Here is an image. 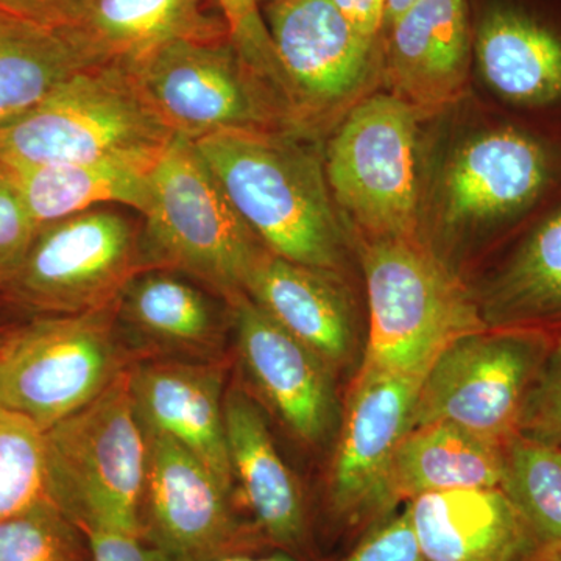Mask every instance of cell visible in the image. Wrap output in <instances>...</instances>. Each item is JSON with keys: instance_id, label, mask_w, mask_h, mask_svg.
<instances>
[{"instance_id": "6da1fadb", "label": "cell", "mask_w": 561, "mask_h": 561, "mask_svg": "<svg viewBox=\"0 0 561 561\" xmlns=\"http://www.w3.org/2000/svg\"><path fill=\"white\" fill-rule=\"evenodd\" d=\"M287 128H230L195 139L232 206L265 249L337 276L346 239L324 164Z\"/></svg>"}, {"instance_id": "7a4b0ae2", "label": "cell", "mask_w": 561, "mask_h": 561, "mask_svg": "<svg viewBox=\"0 0 561 561\" xmlns=\"http://www.w3.org/2000/svg\"><path fill=\"white\" fill-rule=\"evenodd\" d=\"M142 217L147 267L201 280L228 302L268 251L186 136H173L151 169Z\"/></svg>"}, {"instance_id": "3957f363", "label": "cell", "mask_w": 561, "mask_h": 561, "mask_svg": "<svg viewBox=\"0 0 561 561\" xmlns=\"http://www.w3.org/2000/svg\"><path fill=\"white\" fill-rule=\"evenodd\" d=\"M175 133L130 69L92 65L0 125V161L11 165L158 160Z\"/></svg>"}, {"instance_id": "277c9868", "label": "cell", "mask_w": 561, "mask_h": 561, "mask_svg": "<svg viewBox=\"0 0 561 561\" xmlns=\"http://www.w3.org/2000/svg\"><path fill=\"white\" fill-rule=\"evenodd\" d=\"M128 368L94 401L44 432L46 497L87 535L142 537L147 442Z\"/></svg>"}, {"instance_id": "5b68a950", "label": "cell", "mask_w": 561, "mask_h": 561, "mask_svg": "<svg viewBox=\"0 0 561 561\" xmlns=\"http://www.w3.org/2000/svg\"><path fill=\"white\" fill-rule=\"evenodd\" d=\"M364 271L370 328L360 373L423 378L446 346L486 330L460 280L415 238L370 239Z\"/></svg>"}, {"instance_id": "8992f818", "label": "cell", "mask_w": 561, "mask_h": 561, "mask_svg": "<svg viewBox=\"0 0 561 561\" xmlns=\"http://www.w3.org/2000/svg\"><path fill=\"white\" fill-rule=\"evenodd\" d=\"M130 367L116 305L33 317L0 345V405L46 432L94 401Z\"/></svg>"}, {"instance_id": "52a82bcc", "label": "cell", "mask_w": 561, "mask_h": 561, "mask_svg": "<svg viewBox=\"0 0 561 561\" xmlns=\"http://www.w3.org/2000/svg\"><path fill=\"white\" fill-rule=\"evenodd\" d=\"M144 271L142 225L99 206L41 227L2 290L7 305L35 317L77 316L116 305Z\"/></svg>"}, {"instance_id": "ba28073f", "label": "cell", "mask_w": 561, "mask_h": 561, "mask_svg": "<svg viewBox=\"0 0 561 561\" xmlns=\"http://www.w3.org/2000/svg\"><path fill=\"white\" fill-rule=\"evenodd\" d=\"M419 111L391 94L357 103L328 144L335 205L370 239L415 238Z\"/></svg>"}, {"instance_id": "9c48e42d", "label": "cell", "mask_w": 561, "mask_h": 561, "mask_svg": "<svg viewBox=\"0 0 561 561\" xmlns=\"http://www.w3.org/2000/svg\"><path fill=\"white\" fill-rule=\"evenodd\" d=\"M551 343L545 332L490 328L457 339L423 376L411 430L446 423L507 442L518 432L524 400Z\"/></svg>"}, {"instance_id": "30bf717a", "label": "cell", "mask_w": 561, "mask_h": 561, "mask_svg": "<svg viewBox=\"0 0 561 561\" xmlns=\"http://www.w3.org/2000/svg\"><path fill=\"white\" fill-rule=\"evenodd\" d=\"M161 119L192 140L230 128H287L278 102L231 39L176 41L130 69Z\"/></svg>"}, {"instance_id": "8fae6325", "label": "cell", "mask_w": 561, "mask_h": 561, "mask_svg": "<svg viewBox=\"0 0 561 561\" xmlns=\"http://www.w3.org/2000/svg\"><path fill=\"white\" fill-rule=\"evenodd\" d=\"M146 442L144 540L175 561H209L265 548L256 527L236 511L234 490L197 456L168 435L146 432Z\"/></svg>"}, {"instance_id": "7c38bea8", "label": "cell", "mask_w": 561, "mask_h": 561, "mask_svg": "<svg viewBox=\"0 0 561 561\" xmlns=\"http://www.w3.org/2000/svg\"><path fill=\"white\" fill-rule=\"evenodd\" d=\"M421 381L415 376L359 373L328 479V507L339 526L373 527L393 513L387 504V476L411 430Z\"/></svg>"}, {"instance_id": "4fadbf2b", "label": "cell", "mask_w": 561, "mask_h": 561, "mask_svg": "<svg viewBox=\"0 0 561 561\" xmlns=\"http://www.w3.org/2000/svg\"><path fill=\"white\" fill-rule=\"evenodd\" d=\"M265 22L289 88L291 130L311 127L367 80L375 41L331 0H275Z\"/></svg>"}, {"instance_id": "5bb4252c", "label": "cell", "mask_w": 561, "mask_h": 561, "mask_svg": "<svg viewBox=\"0 0 561 561\" xmlns=\"http://www.w3.org/2000/svg\"><path fill=\"white\" fill-rule=\"evenodd\" d=\"M228 305L239 356L264 400L298 440L308 445L330 440L339 421L330 365L283 330L249 295H238Z\"/></svg>"}, {"instance_id": "9a60e30c", "label": "cell", "mask_w": 561, "mask_h": 561, "mask_svg": "<svg viewBox=\"0 0 561 561\" xmlns=\"http://www.w3.org/2000/svg\"><path fill=\"white\" fill-rule=\"evenodd\" d=\"M553 179V157L529 133L505 127L468 140L442 180L448 227H486L531 208Z\"/></svg>"}, {"instance_id": "2e32d148", "label": "cell", "mask_w": 561, "mask_h": 561, "mask_svg": "<svg viewBox=\"0 0 561 561\" xmlns=\"http://www.w3.org/2000/svg\"><path fill=\"white\" fill-rule=\"evenodd\" d=\"M128 373L142 430L179 442L234 490L225 430L224 365L173 357L138 362Z\"/></svg>"}, {"instance_id": "e0dca14e", "label": "cell", "mask_w": 561, "mask_h": 561, "mask_svg": "<svg viewBox=\"0 0 561 561\" xmlns=\"http://www.w3.org/2000/svg\"><path fill=\"white\" fill-rule=\"evenodd\" d=\"M225 430L234 486L265 546L312 560L300 481L280 457L260 405L238 387L225 394Z\"/></svg>"}, {"instance_id": "ac0fdd59", "label": "cell", "mask_w": 561, "mask_h": 561, "mask_svg": "<svg viewBox=\"0 0 561 561\" xmlns=\"http://www.w3.org/2000/svg\"><path fill=\"white\" fill-rule=\"evenodd\" d=\"M389 31L386 77L391 95L416 111L456 102L470 72L467 0H420Z\"/></svg>"}, {"instance_id": "d6986e66", "label": "cell", "mask_w": 561, "mask_h": 561, "mask_svg": "<svg viewBox=\"0 0 561 561\" xmlns=\"http://www.w3.org/2000/svg\"><path fill=\"white\" fill-rule=\"evenodd\" d=\"M66 28L99 62L127 69L176 41L230 39L216 0H83Z\"/></svg>"}, {"instance_id": "ffe728a7", "label": "cell", "mask_w": 561, "mask_h": 561, "mask_svg": "<svg viewBox=\"0 0 561 561\" xmlns=\"http://www.w3.org/2000/svg\"><path fill=\"white\" fill-rule=\"evenodd\" d=\"M404 508L426 561H522L538 546L501 489L421 494Z\"/></svg>"}, {"instance_id": "44dd1931", "label": "cell", "mask_w": 561, "mask_h": 561, "mask_svg": "<svg viewBox=\"0 0 561 561\" xmlns=\"http://www.w3.org/2000/svg\"><path fill=\"white\" fill-rule=\"evenodd\" d=\"M245 294L332 370L353 356V312L337 276L267 251L251 273Z\"/></svg>"}, {"instance_id": "7402d4cb", "label": "cell", "mask_w": 561, "mask_h": 561, "mask_svg": "<svg viewBox=\"0 0 561 561\" xmlns=\"http://www.w3.org/2000/svg\"><path fill=\"white\" fill-rule=\"evenodd\" d=\"M476 54L483 80L504 101L527 108L561 102V33L540 18L516 7L491 10Z\"/></svg>"}, {"instance_id": "603a6c76", "label": "cell", "mask_w": 561, "mask_h": 561, "mask_svg": "<svg viewBox=\"0 0 561 561\" xmlns=\"http://www.w3.org/2000/svg\"><path fill=\"white\" fill-rule=\"evenodd\" d=\"M504 443L479 437L446 423L412 427L402 437L389 476L387 504L440 491L501 489Z\"/></svg>"}, {"instance_id": "cb8c5ba5", "label": "cell", "mask_w": 561, "mask_h": 561, "mask_svg": "<svg viewBox=\"0 0 561 561\" xmlns=\"http://www.w3.org/2000/svg\"><path fill=\"white\" fill-rule=\"evenodd\" d=\"M116 317L144 345L210 359L221 342L216 302L186 276L162 268L138 273L122 290Z\"/></svg>"}, {"instance_id": "d4e9b609", "label": "cell", "mask_w": 561, "mask_h": 561, "mask_svg": "<svg viewBox=\"0 0 561 561\" xmlns=\"http://www.w3.org/2000/svg\"><path fill=\"white\" fill-rule=\"evenodd\" d=\"M160 160V158H158ZM158 160L5 164L38 227L99 206L119 205L142 216L149 205L150 172Z\"/></svg>"}, {"instance_id": "484cf974", "label": "cell", "mask_w": 561, "mask_h": 561, "mask_svg": "<svg viewBox=\"0 0 561 561\" xmlns=\"http://www.w3.org/2000/svg\"><path fill=\"white\" fill-rule=\"evenodd\" d=\"M490 330L561 335V206L519 242L483 295Z\"/></svg>"}, {"instance_id": "4316f807", "label": "cell", "mask_w": 561, "mask_h": 561, "mask_svg": "<svg viewBox=\"0 0 561 561\" xmlns=\"http://www.w3.org/2000/svg\"><path fill=\"white\" fill-rule=\"evenodd\" d=\"M92 65L102 62L69 28L47 27L0 7V125Z\"/></svg>"}, {"instance_id": "83f0119b", "label": "cell", "mask_w": 561, "mask_h": 561, "mask_svg": "<svg viewBox=\"0 0 561 561\" xmlns=\"http://www.w3.org/2000/svg\"><path fill=\"white\" fill-rule=\"evenodd\" d=\"M501 490L522 513L538 546L561 541V446L516 432L504 443Z\"/></svg>"}, {"instance_id": "f1b7e54d", "label": "cell", "mask_w": 561, "mask_h": 561, "mask_svg": "<svg viewBox=\"0 0 561 561\" xmlns=\"http://www.w3.org/2000/svg\"><path fill=\"white\" fill-rule=\"evenodd\" d=\"M0 561H92L90 537L43 497L0 523Z\"/></svg>"}, {"instance_id": "f546056e", "label": "cell", "mask_w": 561, "mask_h": 561, "mask_svg": "<svg viewBox=\"0 0 561 561\" xmlns=\"http://www.w3.org/2000/svg\"><path fill=\"white\" fill-rule=\"evenodd\" d=\"M46 497L44 432L0 405V523Z\"/></svg>"}, {"instance_id": "4dcf8cb0", "label": "cell", "mask_w": 561, "mask_h": 561, "mask_svg": "<svg viewBox=\"0 0 561 561\" xmlns=\"http://www.w3.org/2000/svg\"><path fill=\"white\" fill-rule=\"evenodd\" d=\"M216 3L227 21L232 46L290 121L289 88L260 3L257 0H216Z\"/></svg>"}, {"instance_id": "1f68e13d", "label": "cell", "mask_w": 561, "mask_h": 561, "mask_svg": "<svg viewBox=\"0 0 561 561\" xmlns=\"http://www.w3.org/2000/svg\"><path fill=\"white\" fill-rule=\"evenodd\" d=\"M518 434L561 446V335L553 337L519 415Z\"/></svg>"}, {"instance_id": "d6a6232c", "label": "cell", "mask_w": 561, "mask_h": 561, "mask_svg": "<svg viewBox=\"0 0 561 561\" xmlns=\"http://www.w3.org/2000/svg\"><path fill=\"white\" fill-rule=\"evenodd\" d=\"M38 230L16 181L0 162V283L16 271Z\"/></svg>"}, {"instance_id": "836d02e7", "label": "cell", "mask_w": 561, "mask_h": 561, "mask_svg": "<svg viewBox=\"0 0 561 561\" xmlns=\"http://www.w3.org/2000/svg\"><path fill=\"white\" fill-rule=\"evenodd\" d=\"M345 561H426L408 512L390 513L365 531Z\"/></svg>"}, {"instance_id": "e575fe53", "label": "cell", "mask_w": 561, "mask_h": 561, "mask_svg": "<svg viewBox=\"0 0 561 561\" xmlns=\"http://www.w3.org/2000/svg\"><path fill=\"white\" fill-rule=\"evenodd\" d=\"M88 537L91 542L92 561H175L160 548L136 535L101 531Z\"/></svg>"}, {"instance_id": "d590c367", "label": "cell", "mask_w": 561, "mask_h": 561, "mask_svg": "<svg viewBox=\"0 0 561 561\" xmlns=\"http://www.w3.org/2000/svg\"><path fill=\"white\" fill-rule=\"evenodd\" d=\"M83 0H0L2 9L47 27L66 28L76 20Z\"/></svg>"}, {"instance_id": "8d00e7d4", "label": "cell", "mask_w": 561, "mask_h": 561, "mask_svg": "<svg viewBox=\"0 0 561 561\" xmlns=\"http://www.w3.org/2000/svg\"><path fill=\"white\" fill-rule=\"evenodd\" d=\"M331 2L367 38L375 41L382 31L386 0H331Z\"/></svg>"}, {"instance_id": "74e56055", "label": "cell", "mask_w": 561, "mask_h": 561, "mask_svg": "<svg viewBox=\"0 0 561 561\" xmlns=\"http://www.w3.org/2000/svg\"><path fill=\"white\" fill-rule=\"evenodd\" d=\"M209 561H330V560H317V559H301V557L291 556V553L275 551L272 552H236L230 556L219 557Z\"/></svg>"}, {"instance_id": "f35d334b", "label": "cell", "mask_w": 561, "mask_h": 561, "mask_svg": "<svg viewBox=\"0 0 561 561\" xmlns=\"http://www.w3.org/2000/svg\"><path fill=\"white\" fill-rule=\"evenodd\" d=\"M522 561H561V541L537 546Z\"/></svg>"}, {"instance_id": "ab89813d", "label": "cell", "mask_w": 561, "mask_h": 561, "mask_svg": "<svg viewBox=\"0 0 561 561\" xmlns=\"http://www.w3.org/2000/svg\"><path fill=\"white\" fill-rule=\"evenodd\" d=\"M420 0H386V14H383V28L398 20L404 11L411 9Z\"/></svg>"}, {"instance_id": "60d3db41", "label": "cell", "mask_w": 561, "mask_h": 561, "mask_svg": "<svg viewBox=\"0 0 561 561\" xmlns=\"http://www.w3.org/2000/svg\"><path fill=\"white\" fill-rule=\"evenodd\" d=\"M0 301L7 302L5 297H3L2 283H0ZM5 335V334H3ZM3 335H0V341H2Z\"/></svg>"}, {"instance_id": "b9f144b4", "label": "cell", "mask_w": 561, "mask_h": 561, "mask_svg": "<svg viewBox=\"0 0 561 561\" xmlns=\"http://www.w3.org/2000/svg\"><path fill=\"white\" fill-rule=\"evenodd\" d=\"M275 2V0H257V3H265V5H268V3Z\"/></svg>"}, {"instance_id": "7bdbcfd3", "label": "cell", "mask_w": 561, "mask_h": 561, "mask_svg": "<svg viewBox=\"0 0 561 561\" xmlns=\"http://www.w3.org/2000/svg\"><path fill=\"white\" fill-rule=\"evenodd\" d=\"M3 337H5V335H3ZM2 341H3V339H2ZM2 341H0V345H2Z\"/></svg>"}]
</instances>
